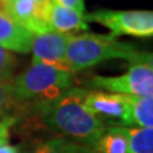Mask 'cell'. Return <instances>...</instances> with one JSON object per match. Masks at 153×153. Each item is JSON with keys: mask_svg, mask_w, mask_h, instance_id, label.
Returning <instances> with one entry per match:
<instances>
[{"mask_svg": "<svg viewBox=\"0 0 153 153\" xmlns=\"http://www.w3.org/2000/svg\"><path fill=\"white\" fill-rule=\"evenodd\" d=\"M74 73L61 70L40 61H33L26 71L13 79L14 98L28 101H52L71 89Z\"/></svg>", "mask_w": 153, "mask_h": 153, "instance_id": "obj_3", "label": "cell"}, {"mask_svg": "<svg viewBox=\"0 0 153 153\" xmlns=\"http://www.w3.org/2000/svg\"><path fill=\"white\" fill-rule=\"evenodd\" d=\"M138 52L139 50L134 45L123 42L112 35H70L66 45V61L70 70L75 73L112 59L129 61Z\"/></svg>", "mask_w": 153, "mask_h": 153, "instance_id": "obj_2", "label": "cell"}, {"mask_svg": "<svg viewBox=\"0 0 153 153\" xmlns=\"http://www.w3.org/2000/svg\"><path fill=\"white\" fill-rule=\"evenodd\" d=\"M17 59L10 51L0 47V79H13V70Z\"/></svg>", "mask_w": 153, "mask_h": 153, "instance_id": "obj_15", "label": "cell"}, {"mask_svg": "<svg viewBox=\"0 0 153 153\" xmlns=\"http://www.w3.org/2000/svg\"><path fill=\"white\" fill-rule=\"evenodd\" d=\"M128 94L103 92V91H87L83 98L84 107L94 116L120 119L125 111Z\"/></svg>", "mask_w": 153, "mask_h": 153, "instance_id": "obj_8", "label": "cell"}, {"mask_svg": "<svg viewBox=\"0 0 153 153\" xmlns=\"http://www.w3.org/2000/svg\"><path fill=\"white\" fill-rule=\"evenodd\" d=\"M92 149L93 153H129L128 139L123 131V126L105 130Z\"/></svg>", "mask_w": 153, "mask_h": 153, "instance_id": "obj_12", "label": "cell"}, {"mask_svg": "<svg viewBox=\"0 0 153 153\" xmlns=\"http://www.w3.org/2000/svg\"><path fill=\"white\" fill-rule=\"evenodd\" d=\"M13 98V79H0V114Z\"/></svg>", "mask_w": 153, "mask_h": 153, "instance_id": "obj_16", "label": "cell"}, {"mask_svg": "<svg viewBox=\"0 0 153 153\" xmlns=\"http://www.w3.org/2000/svg\"><path fill=\"white\" fill-rule=\"evenodd\" d=\"M129 153H153V128L123 126Z\"/></svg>", "mask_w": 153, "mask_h": 153, "instance_id": "obj_13", "label": "cell"}, {"mask_svg": "<svg viewBox=\"0 0 153 153\" xmlns=\"http://www.w3.org/2000/svg\"><path fill=\"white\" fill-rule=\"evenodd\" d=\"M35 35L17 23L7 13H0V47L7 51L28 54L31 52Z\"/></svg>", "mask_w": 153, "mask_h": 153, "instance_id": "obj_9", "label": "cell"}, {"mask_svg": "<svg viewBox=\"0 0 153 153\" xmlns=\"http://www.w3.org/2000/svg\"><path fill=\"white\" fill-rule=\"evenodd\" d=\"M55 4L84 14V0H52Z\"/></svg>", "mask_w": 153, "mask_h": 153, "instance_id": "obj_18", "label": "cell"}, {"mask_svg": "<svg viewBox=\"0 0 153 153\" xmlns=\"http://www.w3.org/2000/svg\"><path fill=\"white\" fill-rule=\"evenodd\" d=\"M87 91L71 88L44 107L46 125L52 130L69 137L73 142L93 148L106 130L102 120L89 112L83 105Z\"/></svg>", "mask_w": 153, "mask_h": 153, "instance_id": "obj_1", "label": "cell"}, {"mask_svg": "<svg viewBox=\"0 0 153 153\" xmlns=\"http://www.w3.org/2000/svg\"><path fill=\"white\" fill-rule=\"evenodd\" d=\"M8 0H0V13H7Z\"/></svg>", "mask_w": 153, "mask_h": 153, "instance_id": "obj_20", "label": "cell"}, {"mask_svg": "<svg viewBox=\"0 0 153 153\" xmlns=\"http://www.w3.org/2000/svg\"><path fill=\"white\" fill-rule=\"evenodd\" d=\"M51 1L36 3L35 0H8L7 14L33 35L54 32L47 21V9Z\"/></svg>", "mask_w": 153, "mask_h": 153, "instance_id": "obj_7", "label": "cell"}, {"mask_svg": "<svg viewBox=\"0 0 153 153\" xmlns=\"http://www.w3.org/2000/svg\"><path fill=\"white\" fill-rule=\"evenodd\" d=\"M13 121V119H7V120L0 121V147L7 146L9 143V133H10Z\"/></svg>", "mask_w": 153, "mask_h": 153, "instance_id": "obj_17", "label": "cell"}, {"mask_svg": "<svg viewBox=\"0 0 153 153\" xmlns=\"http://www.w3.org/2000/svg\"><path fill=\"white\" fill-rule=\"evenodd\" d=\"M85 21L96 22L110 30L112 36L152 37L153 12L151 10H110L100 9L84 14Z\"/></svg>", "mask_w": 153, "mask_h": 153, "instance_id": "obj_5", "label": "cell"}, {"mask_svg": "<svg viewBox=\"0 0 153 153\" xmlns=\"http://www.w3.org/2000/svg\"><path fill=\"white\" fill-rule=\"evenodd\" d=\"M47 21L54 32L69 33L74 31H88V23L84 14L73 9L61 7L51 1L47 9Z\"/></svg>", "mask_w": 153, "mask_h": 153, "instance_id": "obj_10", "label": "cell"}, {"mask_svg": "<svg viewBox=\"0 0 153 153\" xmlns=\"http://www.w3.org/2000/svg\"><path fill=\"white\" fill-rule=\"evenodd\" d=\"M91 84L106 92L128 96H153V60L151 52L139 51L129 60L126 73L116 76L94 75Z\"/></svg>", "mask_w": 153, "mask_h": 153, "instance_id": "obj_4", "label": "cell"}, {"mask_svg": "<svg viewBox=\"0 0 153 153\" xmlns=\"http://www.w3.org/2000/svg\"><path fill=\"white\" fill-rule=\"evenodd\" d=\"M35 1H36V3H40V4H41V3H47V1H52V0H35Z\"/></svg>", "mask_w": 153, "mask_h": 153, "instance_id": "obj_21", "label": "cell"}, {"mask_svg": "<svg viewBox=\"0 0 153 153\" xmlns=\"http://www.w3.org/2000/svg\"><path fill=\"white\" fill-rule=\"evenodd\" d=\"M120 123L124 126L153 128V96H128Z\"/></svg>", "mask_w": 153, "mask_h": 153, "instance_id": "obj_11", "label": "cell"}, {"mask_svg": "<svg viewBox=\"0 0 153 153\" xmlns=\"http://www.w3.org/2000/svg\"><path fill=\"white\" fill-rule=\"evenodd\" d=\"M0 153H19L18 147H14V146H3L0 147Z\"/></svg>", "mask_w": 153, "mask_h": 153, "instance_id": "obj_19", "label": "cell"}, {"mask_svg": "<svg viewBox=\"0 0 153 153\" xmlns=\"http://www.w3.org/2000/svg\"><path fill=\"white\" fill-rule=\"evenodd\" d=\"M70 35L59 32H46L42 35H35L31 47L33 54L32 60L55 66L61 70L71 71L66 61V45H68Z\"/></svg>", "mask_w": 153, "mask_h": 153, "instance_id": "obj_6", "label": "cell"}, {"mask_svg": "<svg viewBox=\"0 0 153 153\" xmlns=\"http://www.w3.org/2000/svg\"><path fill=\"white\" fill-rule=\"evenodd\" d=\"M35 153H93V149L65 138H54L41 144Z\"/></svg>", "mask_w": 153, "mask_h": 153, "instance_id": "obj_14", "label": "cell"}]
</instances>
